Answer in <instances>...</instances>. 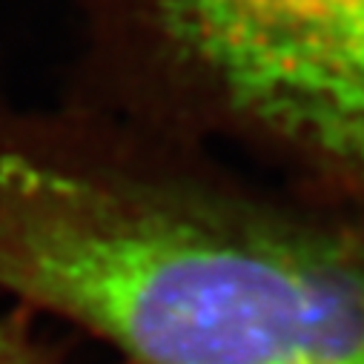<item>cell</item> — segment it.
Masks as SVG:
<instances>
[{"instance_id":"6da1fadb","label":"cell","mask_w":364,"mask_h":364,"mask_svg":"<svg viewBox=\"0 0 364 364\" xmlns=\"http://www.w3.org/2000/svg\"><path fill=\"white\" fill-rule=\"evenodd\" d=\"M0 290L127 364H364V213L187 141L0 112Z\"/></svg>"},{"instance_id":"7a4b0ae2","label":"cell","mask_w":364,"mask_h":364,"mask_svg":"<svg viewBox=\"0 0 364 364\" xmlns=\"http://www.w3.org/2000/svg\"><path fill=\"white\" fill-rule=\"evenodd\" d=\"M196 109L276 175L364 213V0H149Z\"/></svg>"},{"instance_id":"3957f363","label":"cell","mask_w":364,"mask_h":364,"mask_svg":"<svg viewBox=\"0 0 364 364\" xmlns=\"http://www.w3.org/2000/svg\"><path fill=\"white\" fill-rule=\"evenodd\" d=\"M0 364H69L58 355L32 324V313L18 307L9 316H0Z\"/></svg>"}]
</instances>
